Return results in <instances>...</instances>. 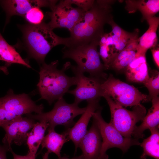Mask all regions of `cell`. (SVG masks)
Masks as SVG:
<instances>
[{
	"mask_svg": "<svg viewBox=\"0 0 159 159\" xmlns=\"http://www.w3.org/2000/svg\"><path fill=\"white\" fill-rule=\"evenodd\" d=\"M115 1H95L92 7L85 12L82 20L70 31V37L65 38L64 47L72 48L100 42L104 33V25L113 19L111 5Z\"/></svg>",
	"mask_w": 159,
	"mask_h": 159,
	"instance_id": "cell-1",
	"label": "cell"
},
{
	"mask_svg": "<svg viewBox=\"0 0 159 159\" xmlns=\"http://www.w3.org/2000/svg\"><path fill=\"white\" fill-rule=\"evenodd\" d=\"M58 64L57 60L49 64L44 62L42 64L39 73V79L37 86L40 99L46 100L50 105L55 100L63 97L69 88L77 84L75 76L69 77L65 73L70 68V63L66 62L61 69L57 68Z\"/></svg>",
	"mask_w": 159,
	"mask_h": 159,
	"instance_id": "cell-2",
	"label": "cell"
},
{
	"mask_svg": "<svg viewBox=\"0 0 159 159\" xmlns=\"http://www.w3.org/2000/svg\"><path fill=\"white\" fill-rule=\"evenodd\" d=\"M20 28L24 45L29 55L40 64L44 62L47 55L53 47L65 43V38L55 34L44 22L37 25L25 24Z\"/></svg>",
	"mask_w": 159,
	"mask_h": 159,
	"instance_id": "cell-3",
	"label": "cell"
},
{
	"mask_svg": "<svg viewBox=\"0 0 159 159\" xmlns=\"http://www.w3.org/2000/svg\"><path fill=\"white\" fill-rule=\"evenodd\" d=\"M99 43V42L94 41L76 47H64L62 51V57L73 60L77 69L84 73H89L91 76L105 79L106 74L103 72L104 65L97 50Z\"/></svg>",
	"mask_w": 159,
	"mask_h": 159,
	"instance_id": "cell-4",
	"label": "cell"
},
{
	"mask_svg": "<svg viewBox=\"0 0 159 159\" xmlns=\"http://www.w3.org/2000/svg\"><path fill=\"white\" fill-rule=\"evenodd\" d=\"M103 97L110 109V123L124 137L132 138L136 123L142 121L146 114L145 108L140 104L130 111L116 103L108 95H104Z\"/></svg>",
	"mask_w": 159,
	"mask_h": 159,
	"instance_id": "cell-5",
	"label": "cell"
},
{
	"mask_svg": "<svg viewBox=\"0 0 159 159\" xmlns=\"http://www.w3.org/2000/svg\"><path fill=\"white\" fill-rule=\"evenodd\" d=\"M43 109L42 104L37 105L28 95H16L10 90L5 96L0 98V127L24 114L41 113Z\"/></svg>",
	"mask_w": 159,
	"mask_h": 159,
	"instance_id": "cell-6",
	"label": "cell"
},
{
	"mask_svg": "<svg viewBox=\"0 0 159 159\" xmlns=\"http://www.w3.org/2000/svg\"><path fill=\"white\" fill-rule=\"evenodd\" d=\"M74 102L67 103L63 97L57 100L53 109L50 111L32 115L28 114V117L39 122L45 121L49 124L48 130L54 129L56 126L61 125L66 128H70L74 123V119L83 114L86 107H80Z\"/></svg>",
	"mask_w": 159,
	"mask_h": 159,
	"instance_id": "cell-7",
	"label": "cell"
},
{
	"mask_svg": "<svg viewBox=\"0 0 159 159\" xmlns=\"http://www.w3.org/2000/svg\"><path fill=\"white\" fill-rule=\"evenodd\" d=\"M101 108L92 114V117L96 121L102 138V144L98 159H108L106 154L109 149L117 148L125 153L132 146L140 145L138 139L123 137L110 123L106 122L101 115Z\"/></svg>",
	"mask_w": 159,
	"mask_h": 159,
	"instance_id": "cell-8",
	"label": "cell"
},
{
	"mask_svg": "<svg viewBox=\"0 0 159 159\" xmlns=\"http://www.w3.org/2000/svg\"><path fill=\"white\" fill-rule=\"evenodd\" d=\"M101 87L104 95L123 107L134 106L142 101L146 102L148 95L141 93L133 86L115 78L112 74L102 83Z\"/></svg>",
	"mask_w": 159,
	"mask_h": 159,
	"instance_id": "cell-9",
	"label": "cell"
},
{
	"mask_svg": "<svg viewBox=\"0 0 159 159\" xmlns=\"http://www.w3.org/2000/svg\"><path fill=\"white\" fill-rule=\"evenodd\" d=\"M47 13L50 21L47 23L52 30L64 28L69 31L81 21L85 12L82 9L74 8L68 0L60 1Z\"/></svg>",
	"mask_w": 159,
	"mask_h": 159,
	"instance_id": "cell-10",
	"label": "cell"
},
{
	"mask_svg": "<svg viewBox=\"0 0 159 159\" xmlns=\"http://www.w3.org/2000/svg\"><path fill=\"white\" fill-rule=\"evenodd\" d=\"M70 68L77 78V86L74 89L69 90L67 92L74 96V103L78 105L84 100L87 101L103 97L104 93L101 84L104 80L102 81L100 78L96 77L85 76L84 73L75 66L71 65Z\"/></svg>",
	"mask_w": 159,
	"mask_h": 159,
	"instance_id": "cell-11",
	"label": "cell"
},
{
	"mask_svg": "<svg viewBox=\"0 0 159 159\" xmlns=\"http://www.w3.org/2000/svg\"><path fill=\"white\" fill-rule=\"evenodd\" d=\"M35 123L32 118L20 116L1 125L6 133L2 141L4 145L10 151L12 143L21 145L26 142L27 134Z\"/></svg>",
	"mask_w": 159,
	"mask_h": 159,
	"instance_id": "cell-12",
	"label": "cell"
},
{
	"mask_svg": "<svg viewBox=\"0 0 159 159\" xmlns=\"http://www.w3.org/2000/svg\"><path fill=\"white\" fill-rule=\"evenodd\" d=\"M57 0H0V4L6 15V24L13 16L24 17L33 8L49 7L52 9L57 3Z\"/></svg>",
	"mask_w": 159,
	"mask_h": 159,
	"instance_id": "cell-13",
	"label": "cell"
},
{
	"mask_svg": "<svg viewBox=\"0 0 159 159\" xmlns=\"http://www.w3.org/2000/svg\"><path fill=\"white\" fill-rule=\"evenodd\" d=\"M100 99L88 100L85 112L71 128L66 130L70 140L73 143L75 147V153L77 151L79 143L87 132V128L93 113L100 107L99 105Z\"/></svg>",
	"mask_w": 159,
	"mask_h": 159,
	"instance_id": "cell-14",
	"label": "cell"
},
{
	"mask_svg": "<svg viewBox=\"0 0 159 159\" xmlns=\"http://www.w3.org/2000/svg\"><path fill=\"white\" fill-rule=\"evenodd\" d=\"M102 144L100 133L95 120L81 140L78 147L81 149L84 159H98Z\"/></svg>",
	"mask_w": 159,
	"mask_h": 159,
	"instance_id": "cell-15",
	"label": "cell"
},
{
	"mask_svg": "<svg viewBox=\"0 0 159 159\" xmlns=\"http://www.w3.org/2000/svg\"><path fill=\"white\" fill-rule=\"evenodd\" d=\"M146 54L137 56L126 69V75L129 81L143 83L149 77Z\"/></svg>",
	"mask_w": 159,
	"mask_h": 159,
	"instance_id": "cell-16",
	"label": "cell"
},
{
	"mask_svg": "<svg viewBox=\"0 0 159 159\" xmlns=\"http://www.w3.org/2000/svg\"><path fill=\"white\" fill-rule=\"evenodd\" d=\"M152 106L146 114L141 124L135 127L132 134L134 138L139 139L144 137V132L157 126L159 123V98L157 96L151 100Z\"/></svg>",
	"mask_w": 159,
	"mask_h": 159,
	"instance_id": "cell-17",
	"label": "cell"
},
{
	"mask_svg": "<svg viewBox=\"0 0 159 159\" xmlns=\"http://www.w3.org/2000/svg\"><path fill=\"white\" fill-rule=\"evenodd\" d=\"M149 27L147 31L140 37L136 50L140 54H146L148 49L154 48L158 45L156 32L159 24V18L154 16L146 20Z\"/></svg>",
	"mask_w": 159,
	"mask_h": 159,
	"instance_id": "cell-18",
	"label": "cell"
},
{
	"mask_svg": "<svg viewBox=\"0 0 159 159\" xmlns=\"http://www.w3.org/2000/svg\"><path fill=\"white\" fill-rule=\"evenodd\" d=\"M48 133L44 137L42 142V148H46L49 153H54L59 158L63 145L70 140L67 132L66 130L62 134H59L54 129L48 130Z\"/></svg>",
	"mask_w": 159,
	"mask_h": 159,
	"instance_id": "cell-19",
	"label": "cell"
},
{
	"mask_svg": "<svg viewBox=\"0 0 159 159\" xmlns=\"http://www.w3.org/2000/svg\"><path fill=\"white\" fill-rule=\"evenodd\" d=\"M125 9L129 13L139 10L143 15L142 20H146L154 16L159 11V0H126Z\"/></svg>",
	"mask_w": 159,
	"mask_h": 159,
	"instance_id": "cell-20",
	"label": "cell"
},
{
	"mask_svg": "<svg viewBox=\"0 0 159 159\" xmlns=\"http://www.w3.org/2000/svg\"><path fill=\"white\" fill-rule=\"evenodd\" d=\"M49 126V124L45 121L36 122L27 134L26 143L29 149V153L36 155L45 131Z\"/></svg>",
	"mask_w": 159,
	"mask_h": 159,
	"instance_id": "cell-21",
	"label": "cell"
},
{
	"mask_svg": "<svg viewBox=\"0 0 159 159\" xmlns=\"http://www.w3.org/2000/svg\"><path fill=\"white\" fill-rule=\"evenodd\" d=\"M158 126L149 129L150 135L143 140L140 145L143 148V152L140 159H146L148 156L155 159H159V132Z\"/></svg>",
	"mask_w": 159,
	"mask_h": 159,
	"instance_id": "cell-22",
	"label": "cell"
},
{
	"mask_svg": "<svg viewBox=\"0 0 159 159\" xmlns=\"http://www.w3.org/2000/svg\"><path fill=\"white\" fill-rule=\"evenodd\" d=\"M0 53L2 61L8 64L17 63L31 68L12 46L6 41L0 32Z\"/></svg>",
	"mask_w": 159,
	"mask_h": 159,
	"instance_id": "cell-23",
	"label": "cell"
},
{
	"mask_svg": "<svg viewBox=\"0 0 159 159\" xmlns=\"http://www.w3.org/2000/svg\"><path fill=\"white\" fill-rule=\"evenodd\" d=\"M112 34V32L107 33L105 42L99 45L100 47L99 54L104 62L105 69H109L110 64L117 55L115 51Z\"/></svg>",
	"mask_w": 159,
	"mask_h": 159,
	"instance_id": "cell-24",
	"label": "cell"
},
{
	"mask_svg": "<svg viewBox=\"0 0 159 159\" xmlns=\"http://www.w3.org/2000/svg\"><path fill=\"white\" fill-rule=\"evenodd\" d=\"M149 77L143 84L148 89L149 94L146 102L151 101L152 99L158 96L159 93V72L157 70L150 71Z\"/></svg>",
	"mask_w": 159,
	"mask_h": 159,
	"instance_id": "cell-25",
	"label": "cell"
},
{
	"mask_svg": "<svg viewBox=\"0 0 159 159\" xmlns=\"http://www.w3.org/2000/svg\"><path fill=\"white\" fill-rule=\"evenodd\" d=\"M112 27V33L113 35L122 39L128 40L138 37L139 30L136 29L132 33L127 32L120 27L114 21L113 19L110 20L108 22Z\"/></svg>",
	"mask_w": 159,
	"mask_h": 159,
	"instance_id": "cell-26",
	"label": "cell"
},
{
	"mask_svg": "<svg viewBox=\"0 0 159 159\" xmlns=\"http://www.w3.org/2000/svg\"><path fill=\"white\" fill-rule=\"evenodd\" d=\"M137 50L130 51L128 53L119 61L112 63L110 66L109 69L112 68L116 70L121 71L126 69L129 64L138 55Z\"/></svg>",
	"mask_w": 159,
	"mask_h": 159,
	"instance_id": "cell-27",
	"label": "cell"
},
{
	"mask_svg": "<svg viewBox=\"0 0 159 159\" xmlns=\"http://www.w3.org/2000/svg\"><path fill=\"white\" fill-rule=\"evenodd\" d=\"M40 8H32L26 14L24 17L30 24L37 25L42 22L44 15Z\"/></svg>",
	"mask_w": 159,
	"mask_h": 159,
	"instance_id": "cell-28",
	"label": "cell"
},
{
	"mask_svg": "<svg viewBox=\"0 0 159 159\" xmlns=\"http://www.w3.org/2000/svg\"><path fill=\"white\" fill-rule=\"evenodd\" d=\"M71 4H74L85 12L90 10L93 6L95 0H68Z\"/></svg>",
	"mask_w": 159,
	"mask_h": 159,
	"instance_id": "cell-29",
	"label": "cell"
},
{
	"mask_svg": "<svg viewBox=\"0 0 159 159\" xmlns=\"http://www.w3.org/2000/svg\"><path fill=\"white\" fill-rule=\"evenodd\" d=\"M112 37L115 51L117 55L119 53L125 48L130 40H128L121 39L112 34Z\"/></svg>",
	"mask_w": 159,
	"mask_h": 159,
	"instance_id": "cell-30",
	"label": "cell"
},
{
	"mask_svg": "<svg viewBox=\"0 0 159 159\" xmlns=\"http://www.w3.org/2000/svg\"><path fill=\"white\" fill-rule=\"evenodd\" d=\"M153 57L155 63L159 68V48L156 47L151 49Z\"/></svg>",
	"mask_w": 159,
	"mask_h": 159,
	"instance_id": "cell-31",
	"label": "cell"
},
{
	"mask_svg": "<svg viewBox=\"0 0 159 159\" xmlns=\"http://www.w3.org/2000/svg\"><path fill=\"white\" fill-rule=\"evenodd\" d=\"M10 152L13 155V159H36V155H32L29 152L26 155H21L15 153L12 150Z\"/></svg>",
	"mask_w": 159,
	"mask_h": 159,
	"instance_id": "cell-32",
	"label": "cell"
},
{
	"mask_svg": "<svg viewBox=\"0 0 159 159\" xmlns=\"http://www.w3.org/2000/svg\"><path fill=\"white\" fill-rule=\"evenodd\" d=\"M8 151L10 150L7 146L0 144V159H7L6 153Z\"/></svg>",
	"mask_w": 159,
	"mask_h": 159,
	"instance_id": "cell-33",
	"label": "cell"
},
{
	"mask_svg": "<svg viewBox=\"0 0 159 159\" xmlns=\"http://www.w3.org/2000/svg\"><path fill=\"white\" fill-rule=\"evenodd\" d=\"M58 159H84V158L82 155V154L80 156L75 157L72 158H69L65 157H60Z\"/></svg>",
	"mask_w": 159,
	"mask_h": 159,
	"instance_id": "cell-34",
	"label": "cell"
},
{
	"mask_svg": "<svg viewBox=\"0 0 159 159\" xmlns=\"http://www.w3.org/2000/svg\"><path fill=\"white\" fill-rule=\"evenodd\" d=\"M49 153L47 151L42 156V159H49Z\"/></svg>",
	"mask_w": 159,
	"mask_h": 159,
	"instance_id": "cell-35",
	"label": "cell"
},
{
	"mask_svg": "<svg viewBox=\"0 0 159 159\" xmlns=\"http://www.w3.org/2000/svg\"><path fill=\"white\" fill-rule=\"evenodd\" d=\"M0 60H2L1 56L0 53Z\"/></svg>",
	"mask_w": 159,
	"mask_h": 159,
	"instance_id": "cell-36",
	"label": "cell"
}]
</instances>
